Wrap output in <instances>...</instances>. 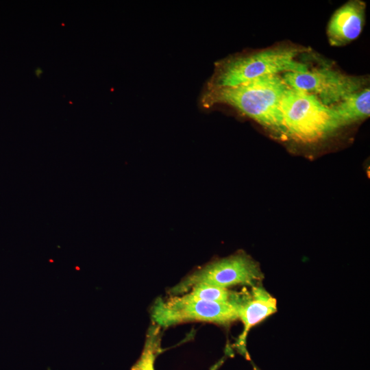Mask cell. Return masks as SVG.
Segmentation results:
<instances>
[{
    "label": "cell",
    "mask_w": 370,
    "mask_h": 370,
    "mask_svg": "<svg viewBox=\"0 0 370 370\" xmlns=\"http://www.w3.org/2000/svg\"><path fill=\"white\" fill-rule=\"evenodd\" d=\"M288 87L279 75H263L238 86L206 90L201 104L206 108L227 105L270 131L286 136L280 102Z\"/></svg>",
    "instance_id": "cell-1"
},
{
    "label": "cell",
    "mask_w": 370,
    "mask_h": 370,
    "mask_svg": "<svg viewBox=\"0 0 370 370\" xmlns=\"http://www.w3.org/2000/svg\"><path fill=\"white\" fill-rule=\"evenodd\" d=\"M234 291L230 303L236 310L238 319L243 324V330L234 346L243 354H247L246 341L250 329L277 310V301L261 284H256Z\"/></svg>",
    "instance_id": "cell-7"
},
{
    "label": "cell",
    "mask_w": 370,
    "mask_h": 370,
    "mask_svg": "<svg viewBox=\"0 0 370 370\" xmlns=\"http://www.w3.org/2000/svg\"><path fill=\"white\" fill-rule=\"evenodd\" d=\"M280 110L286 136L310 143L339 128L332 109L315 95L291 87L285 90Z\"/></svg>",
    "instance_id": "cell-3"
},
{
    "label": "cell",
    "mask_w": 370,
    "mask_h": 370,
    "mask_svg": "<svg viewBox=\"0 0 370 370\" xmlns=\"http://www.w3.org/2000/svg\"><path fill=\"white\" fill-rule=\"evenodd\" d=\"M160 327H149L142 354L131 370H154L156 357L161 351Z\"/></svg>",
    "instance_id": "cell-10"
},
{
    "label": "cell",
    "mask_w": 370,
    "mask_h": 370,
    "mask_svg": "<svg viewBox=\"0 0 370 370\" xmlns=\"http://www.w3.org/2000/svg\"><path fill=\"white\" fill-rule=\"evenodd\" d=\"M329 107L334 114L339 128L366 119L370 114L369 88L352 93Z\"/></svg>",
    "instance_id": "cell-9"
},
{
    "label": "cell",
    "mask_w": 370,
    "mask_h": 370,
    "mask_svg": "<svg viewBox=\"0 0 370 370\" xmlns=\"http://www.w3.org/2000/svg\"><path fill=\"white\" fill-rule=\"evenodd\" d=\"M180 295L155 301L151 310L155 325L166 328L193 321L227 325L238 319L236 308L230 302L190 299Z\"/></svg>",
    "instance_id": "cell-5"
},
{
    "label": "cell",
    "mask_w": 370,
    "mask_h": 370,
    "mask_svg": "<svg viewBox=\"0 0 370 370\" xmlns=\"http://www.w3.org/2000/svg\"><path fill=\"white\" fill-rule=\"evenodd\" d=\"M304 51L286 45L225 58L216 64L206 90L238 86L263 75L306 72L308 66L296 60Z\"/></svg>",
    "instance_id": "cell-2"
},
{
    "label": "cell",
    "mask_w": 370,
    "mask_h": 370,
    "mask_svg": "<svg viewBox=\"0 0 370 370\" xmlns=\"http://www.w3.org/2000/svg\"><path fill=\"white\" fill-rule=\"evenodd\" d=\"M263 278L258 263L241 251L197 270L171 288L169 293L180 295L199 284L226 288L236 285L251 286L260 283Z\"/></svg>",
    "instance_id": "cell-4"
},
{
    "label": "cell",
    "mask_w": 370,
    "mask_h": 370,
    "mask_svg": "<svg viewBox=\"0 0 370 370\" xmlns=\"http://www.w3.org/2000/svg\"><path fill=\"white\" fill-rule=\"evenodd\" d=\"M233 291L205 284H199L193 286L188 292L182 294L190 299L217 302H230Z\"/></svg>",
    "instance_id": "cell-11"
},
{
    "label": "cell",
    "mask_w": 370,
    "mask_h": 370,
    "mask_svg": "<svg viewBox=\"0 0 370 370\" xmlns=\"http://www.w3.org/2000/svg\"><path fill=\"white\" fill-rule=\"evenodd\" d=\"M365 4L350 1L338 9L332 16L327 29L331 45L343 46L357 38L362 30Z\"/></svg>",
    "instance_id": "cell-8"
},
{
    "label": "cell",
    "mask_w": 370,
    "mask_h": 370,
    "mask_svg": "<svg viewBox=\"0 0 370 370\" xmlns=\"http://www.w3.org/2000/svg\"><path fill=\"white\" fill-rule=\"evenodd\" d=\"M291 88L315 95L330 106L361 90L363 79L330 68L308 69L306 72H286L282 76Z\"/></svg>",
    "instance_id": "cell-6"
}]
</instances>
